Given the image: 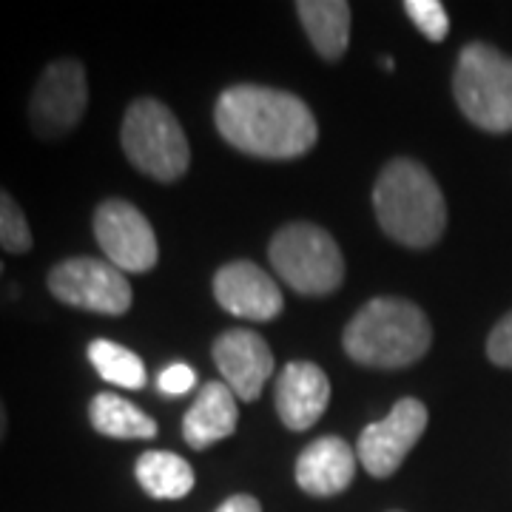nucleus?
Masks as SVG:
<instances>
[{"label":"nucleus","mask_w":512,"mask_h":512,"mask_svg":"<svg viewBox=\"0 0 512 512\" xmlns=\"http://www.w3.org/2000/svg\"><path fill=\"white\" fill-rule=\"evenodd\" d=\"M214 123L222 140L259 160H296L316 146L319 126L302 97L239 83L220 94Z\"/></svg>","instance_id":"obj_1"},{"label":"nucleus","mask_w":512,"mask_h":512,"mask_svg":"<svg viewBox=\"0 0 512 512\" xmlns=\"http://www.w3.org/2000/svg\"><path fill=\"white\" fill-rule=\"evenodd\" d=\"M433 345V328L419 305L379 296L359 308L342 333V348L356 365L402 370L421 362Z\"/></svg>","instance_id":"obj_2"},{"label":"nucleus","mask_w":512,"mask_h":512,"mask_svg":"<svg viewBox=\"0 0 512 512\" xmlns=\"http://www.w3.org/2000/svg\"><path fill=\"white\" fill-rule=\"evenodd\" d=\"M373 208L384 234L404 248H430L447 228V202L439 183L410 157L384 165L373 185Z\"/></svg>","instance_id":"obj_3"},{"label":"nucleus","mask_w":512,"mask_h":512,"mask_svg":"<svg viewBox=\"0 0 512 512\" xmlns=\"http://www.w3.org/2000/svg\"><path fill=\"white\" fill-rule=\"evenodd\" d=\"M120 143L128 163L157 183H177L191 165V148L180 120L154 97H137L128 106Z\"/></svg>","instance_id":"obj_4"},{"label":"nucleus","mask_w":512,"mask_h":512,"mask_svg":"<svg viewBox=\"0 0 512 512\" xmlns=\"http://www.w3.org/2000/svg\"><path fill=\"white\" fill-rule=\"evenodd\" d=\"M461 114L481 131H512V57L490 43H467L453 72Z\"/></svg>","instance_id":"obj_5"},{"label":"nucleus","mask_w":512,"mask_h":512,"mask_svg":"<svg viewBox=\"0 0 512 512\" xmlns=\"http://www.w3.org/2000/svg\"><path fill=\"white\" fill-rule=\"evenodd\" d=\"M276 276L302 296H328L345 282V256L336 239L313 222L279 228L268 245Z\"/></svg>","instance_id":"obj_6"},{"label":"nucleus","mask_w":512,"mask_h":512,"mask_svg":"<svg viewBox=\"0 0 512 512\" xmlns=\"http://www.w3.org/2000/svg\"><path fill=\"white\" fill-rule=\"evenodd\" d=\"M89 109V74L77 57L52 60L29 94V128L37 140L57 143L80 126Z\"/></svg>","instance_id":"obj_7"},{"label":"nucleus","mask_w":512,"mask_h":512,"mask_svg":"<svg viewBox=\"0 0 512 512\" xmlns=\"http://www.w3.org/2000/svg\"><path fill=\"white\" fill-rule=\"evenodd\" d=\"M46 285L57 302L77 311L123 316L134 302L126 274L117 271L109 259L97 256H72L57 262L46 276Z\"/></svg>","instance_id":"obj_8"},{"label":"nucleus","mask_w":512,"mask_h":512,"mask_svg":"<svg viewBox=\"0 0 512 512\" xmlns=\"http://www.w3.org/2000/svg\"><path fill=\"white\" fill-rule=\"evenodd\" d=\"M94 239L111 265L123 274H146L160 259L157 234L146 214L128 200L111 197L94 211Z\"/></svg>","instance_id":"obj_9"},{"label":"nucleus","mask_w":512,"mask_h":512,"mask_svg":"<svg viewBox=\"0 0 512 512\" xmlns=\"http://www.w3.org/2000/svg\"><path fill=\"white\" fill-rule=\"evenodd\" d=\"M427 407L419 399L407 396L399 399L396 407L390 410V416L382 421H373L362 430V436L356 441V458L373 478H390L407 453L419 444V439L427 430Z\"/></svg>","instance_id":"obj_10"},{"label":"nucleus","mask_w":512,"mask_h":512,"mask_svg":"<svg viewBox=\"0 0 512 512\" xmlns=\"http://www.w3.org/2000/svg\"><path fill=\"white\" fill-rule=\"evenodd\" d=\"M214 365L237 399L256 402L274 373V353L256 330L231 328L214 342Z\"/></svg>","instance_id":"obj_11"},{"label":"nucleus","mask_w":512,"mask_h":512,"mask_svg":"<svg viewBox=\"0 0 512 512\" xmlns=\"http://www.w3.org/2000/svg\"><path fill=\"white\" fill-rule=\"evenodd\" d=\"M214 299L222 311L248 322H271L285 308L279 285L248 259L228 262L214 274Z\"/></svg>","instance_id":"obj_12"},{"label":"nucleus","mask_w":512,"mask_h":512,"mask_svg":"<svg viewBox=\"0 0 512 512\" xmlns=\"http://www.w3.org/2000/svg\"><path fill=\"white\" fill-rule=\"evenodd\" d=\"M276 413L288 430H308L325 416L330 404V382L313 362H288L276 379Z\"/></svg>","instance_id":"obj_13"},{"label":"nucleus","mask_w":512,"mask_h":512,"mask_svg":"<svg viewBox=\"0 0 512 512\" xmlns=\"http://www.w3.org/2000/svg\"><path fill=\"white\" fill-rule=\"evenodd\" d=\"M356 447L339 436L311 441L296 458V484L299 490L316 498H330L348 490L356 476Z\"/></svg>","instance_id":"obj_14"},{"label":"nucleus","mask_w":512,"mask_h":512,"mask_svg":"<svg viewBox=\"0 0 512 512\" xmlns=\"http://www.w3.org/2000/svg\"><path fill=\"white\" fill-rule=\"evenodd\" d=\"M237 396L225 382H208L183 419V439L194 450H205L237 433Z\"/></svg>","instance_id":"obj_15"},{"label":"nucleus","mask_w":512,"mask_h":512,"mask_svg":"<svg viewBox=\"0 0 512 512\" xmlns=\"http://www.w3.org/2000/svg\"><path fill=\"white\" fill-rule=\"evenodd\" d=\"M296 15L325 60H339L350 46V3L345 0H302Z\"/></svg>","instance_id":"obj_16"},{"label":"nucleus","mask_w":512,"mask_h":512,"mask_svg":"<svg viewBox=\"0 0 512 512\" xmlns=\"http://www.w3.org/2000/svg\"><path fill=\"white\" fill-rule=\"evenodd\" d=\"M137 484L157 501H177L194 490V470L191 464L168 450H148L134 464Z\"/></svg>","instance_id":"obj_17"},{"label":"nucleus","mask_w":512,"mask_h":512,"mask_svg":"<svg viewBox=\"0 0 512 512\" xmlns=\"http://www.w3.org/2000/svg\"><path fill=\"white\" fill-rule=\"evenodd\" d=\"M89 421L106 439H154L157 421L117 393H97L89 402Z\"/></svg>","instance_id":"obj_18"},{"label":"nucleus","mask_w":512,"mask_h":512,"mask_svg":"<svg viewBox=\"0 0 512 512\" xmlns=\"http://www.w3.org/2000/svg\"><path fill=\"white\" fill-rule=\"evenodd\" d=\"M89 362L100 373L103 382L123 387V390H140L146 387V365L134 350L123 348L111 339H94L89 345Z\"/></svg>","instance_id":"obj_19"},{"label":"nucleus","mask_w":512,"mask_h":512,"mask_svg":"<svg viewBox=\"0 0 512 512\" xmlns=\"http://www.w3.org/2000/svg\"><path fill=\"white\" fill-rule=\"evenodd\" d=\"M35 245L29 220L23 214L18 200L0 185V248L6 254H29Z\"/></svg>","instance_id":"obj_20"},{"label":"nucleus","mask_w":512,"mask_h":512,"mask_svg":"<svg viewBox=\"0 0 512 512\" xmlns=\"http://www.w3.org/2000/svg\"><path fill=\"white\" fill-rule=\"evenodd\" d=\"M404 12L427 40L441 43L444 37L450 35V18H447V9H444L441 0H407Z\"/></svg>","instance_id":"obj_21"},{"label":"nucleus","mask_w":512,"mask_h":512,"mask_svg":"<svg viewBox=\"0 0 512 512\" xmlns=\"http://www.w3.org/2000/svg\"><path fill=\"white\" fill-rule=\"evenodd\" d=\"M487 356H490L493 365L512 370V311L490 333V339H487Z\"/></svg>","instance_id":"obj_22"},{"label":"nucleus","mask_w":512,"mask_h":512,"mask_svg":"<svg viewBox=\"0 0 512 512\" xmlns=\"http://www.w3.org/2000/svg\"><path fill=\"white\" fill-rule=\"evenodd\" d=\"M194 384H197V373L185 362H174V365L160 370V376H157V387L165 396H185Z\"/></svg>","instance_id":"obj_23"},{"label":"nucleus","mask_w":512,"mask_h":512,"mask_svg":"<svg viewBox=\"0 0 512 512\" xmlns=\"http://www.w3.org/2000/svg\"><path fill=\"white\" fill-rule=\"evenodd\" d=\"M217 512H262V504L256 501L254 495H231V498H225Z\"/></svg>","instance_id":"obj_24"},{"label":"nucleus","mask_w":512,"mask_h":512,"mask_svg":"<svg viewBox=\"0 0 512 512\" xmlns=\"http://www.w3.org/2000/svg\"><path fill=\"white\" fill-rule=\"evenodd\" d=\"M6 430H9V416H6V404L0 399V444L6 439Z\"/></svg>","instance_id":"obj_25"},{"label":"nucleus","mask_w":512,"mask_h":512,"mask_svg":"<svg viewBox=\"0 0 512 512\" xmlns=\"http://www.w3.org/2000/svg\"><path fill=\"white\" fill-rule=\"evenodd\" d=\"M382 69H390V72H393V69H396V63H393V60H387V57H384V60H382Z\"/></svg>","instance_id":"obj_26"},{"label":"nucleus","mask_w":512,"mask_h":512,"mask_svg":"<svg viewBox=\"0 0 512 512\" xmlns=\"http://www.w3.org/2000/svg\"><path fill=\"white\" fill-rule=\"evenodd\" d=\"M0 274H3V262H0Z\"/></svg>","instance_id":"obj_27"}]
</instances>
